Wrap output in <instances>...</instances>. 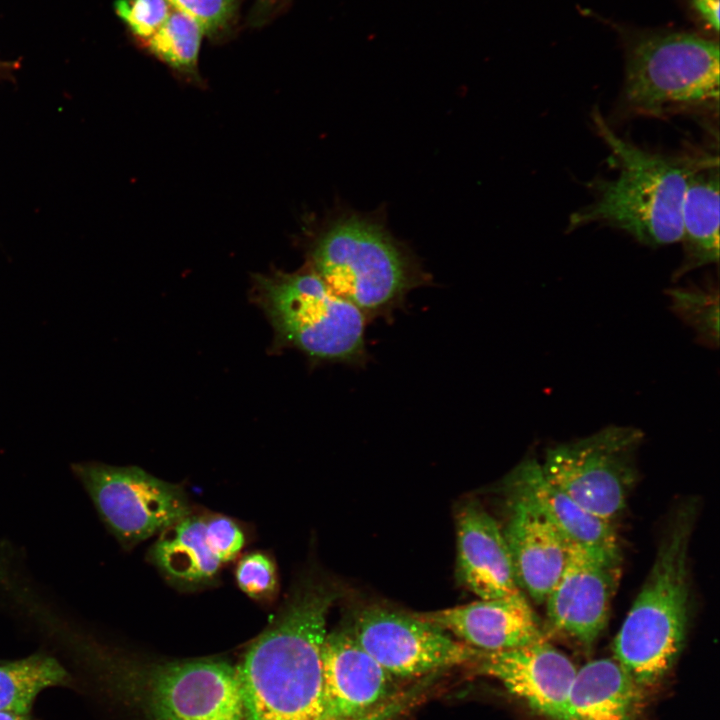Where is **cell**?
I'll return each mask as SVG.
<instances>
[{"label":"cell","mask_w":720,"mask_h":720,"mask_svg":"<svg viewBox=\"0 0 720 720\" xmlns=\"http://www.w3.org/2000/svg\"><path fill=\"white\" fill-rule=\"evenodd\" d=\"M643 432L610 425L586 437L549 447L540 463L544 477L594 516L612 523L638 480Z\"/></svg>","instance_id":"obj_7"},{"label":"cell","mask_w":720,"mask_h":720,"mask_svg":"<svg viewBox=\"0 0 720 720\" xmlns=\"http://www.w3.org/2000/svg\"><path fill=\"white\" fill-rule=\"evenodd\" d=\"M507 495L520 496L545 516L564 540L576 547L611 560L621 561V551L612 523L586 511L552 485L533 457L518 464L505 478Z\"/></svg>","instance_id":"obj_15"},{"label":"cell","mask_w":720,"mask_h":720,"mask_svg":"<svg viewBox=\"0 0 720 720\" xmlns=\"http://www.w3.org/2000/svg\"><path fill=\"white\" fill-rule=\"evenodd\" d=\"M640 686L615 659H597L576 671L565 720H636Z\"/></svg>","instance_id":"obj_19"},{"label":"cell","mask_w":720,"mask_h":720,"mask_svg":"<svg viewBox=\"0 0 720 720\" xmlns=\"http://www.w3.org/2000/svg\"><path fill=\"white\" fill-rule=\"evenodd\" d=\"M696 504L672 516L651 569L614 641L615 660L635 683L660 681L679 656L689 616L688 548Z\"/></svg>","instance_id":"obj_4"},{"label":"cell","mask_w":720,"mask_h":720,"mask_svg":"<svg viewBox=\"0 0 720 720\" xmlns=\"http://www.w3.org/2000/svg\"><path fill=\"white\" fill-rule=\"evenodd\" d=\"M473 664L480 674L498 680L535 713L548 720H565L577 669L545 639L507 650L482 651Z\"/></svg>","instance_id":"obj_13"},{"label":"cell","mask_w":720,"mask_h":720,"mask_svg":"<svg viewBox=\"0 0 720 720\" xmlns=\"http://www.w3.org/2000/svg\"><path fill=\"white\" fill-rule=\"evenodd\" d=\"M205 533L210 549L221 563L233 560L245 543L238 524L223 515L205 517Z\"/></svg>","instance_id":"obj_27"},{"label":"cell","mask_w":720,"mask_h":720,"mask_svg":"<svg viewBox=\"0 0 720 720\" xmlns=\"http://www.w3.org/2000/svg\"><path fill=\"white\" fill-rule=\"evenodd\" d=\"M118 17L139 39H149L166 21L171 7L166 0H117Z\"/></svg>","instance_id":"obj_25"},{"label":"cell","mask_w":720,"mask_h":720,"mask_svg":"<svg viewBox=\"0 0 720 720\" xmlns=\"http://www.w3.org/2000/svg\"><path fill=\"white\" fill-rule=\"evenodd\" d=\"M108 530L125 548L191 513L183 489L136 466L87 461L71 465Z\"/></svg>","instance_id":"obj_8"},{"label":"cell","mask_w":720,"mask_h":720,"mask_svg":"<svg viewBox=\"0 0 720 720\" xmlns=\"http://www.w3.org/2000/svg\"><path fill=\"white\" fill-rule=\"evenodd\" d=\"M672 312L695 332L698 342L709 348L719 345V290L712 280L701 285L669 288Z\"/></svg>","instance_id":"obj_23"},{"label":"cell","mask_w":720,"mask_h":720,"mask_svg":"<svg viewBox=\"0 0 720 720\" xmlns=\"http://www.w3.org/2000/svg\"><path fill=\"white\" fill-rule=\"evenodd\" d=\"M235 577L239 588L256 600H269L278 589V576L273 560L264 553L253 552L238 563Z\"/></svg>","instance_id":"obj_24"},{"label":"cell","mask_w":720,"mask_h":720,"mask_svg":"<svg viewBox=\"0 0 720 720\" xmlns=\"http://www.w3.org/2000/svg\"><path fill=\"white\" fill-rule=\"evenodd\" d=\"M508 496L502 529L520 589L543 604L563 570L567 546L545 516L528 500Z\"/></svg>","instance_id":"obj_17"},{"label":"cell","mask_w":720,"mask_h":720,"mask_svg":"<svg viewBox=\"0 0 720 720\" xmlns=\"http://www.w3.org/2000/svg\"><path fill=\"white\" fill-rule=\"evenodd\" d=\"M14 69V63L0 61V78L8 76Z\"/></svg>","instance_id":"obj_29"},{"label":"cell","mask_w":720,"mask_h":720,"mask_svg":"<svg viewBox=\"0 0 720 720\" xmlns=\"http://www.w3.org/2000/svg\"><path fill=\"white\" fill-rule=\"evenodd\" d=\"M338 591L308 579L296 585L235 667L244 720H330L321 651Z\"/></svg>","instance_id":"obj_1"},{"label":"cell","mask_w":720,"mask_h":720,"mask_svg":"<svg viewBox=\"0 0 720 720\" xmlns=\"http://www.w3.org/2000/svg\"><path fill=\"white\" fill-rule=\"evenodd\" d=\"M148 680V703L156 720H244L236 668L223 660L166 663Z\"/></svg>","instance_id":"obj_11"},{"label":"cell","mask_w":720,"mask_h":720,"mask_svg":"<svg viewBox=\"0 0 720 720\" xmlns=\"http://www.w3.org/2000/svg\"><path fill=\"white\" fill-rule=\"evenodd\" d=\"M0 720H30V716L0 712Z\"/></svg>","instance_id":"obj_30"},{"label":"cell","mask_w":720,"mask_h":720,"mask_svg":"<svg viewBox=\"0 0 720 720\" xmlns=\"http://www.w3.org/2000/svg\"><path fill=\"white\" fill-rule=\"evenodd\" d=\"M203 35L197 22L171 10L163 25L144 44L153 56L173 70L194 76Z\"/></svg>","instance_id":"obj_22"},{"label":"cell","mask_w":720,"mask_h":720,"mask_svg":"<svg viewBox=\"0 0 720 720\" xmlns=\"http://www.w3.org/2000/svg\"><path fill=\"white\" fill-rule=\"evenodd\" d=\"M323 697L330 720H390L403 704L394 677L348 628L327 632L321 651Z\"/></svg>","instance_id":"obj_10"},{"label":"cell","mask_w":720,"mask_h":720,"mask_svg":"<svg viewBox=\"0 0 720 720\" xmlns=\"http://www.w3.org/2000/svg\"><path fill=\"white\" fill-rule=\"evenodd\" d=\"M683 259L677 279L719 261V159L705 152L689 175L682 203Z\"/></svg>","instance_id":"obj_18"},{"label":"cell","mask_w":720,"mask_h":720,"mask_svg":"<svg viewBox=\"0 0 720 720\" xmlns=\"http://www.w3.org/2000/svg\"><path fill=\"white\" fill-rule=\"evenodd\" d=\"M720 0H691L692 7L707 28L719 31Z\"/></svg>","instance_id":"obj_28"},{"label":"cell","mask_w":720,"mask_h":720,"mask_svg":"<svg viewBox=\"0 0 720 720\" xmlns=\"http://www.w3.org/2000/svg\"><path fill=\"white\" fill-rule=\"evenodd\" d=\"M417 615L483 652L507 650L545 639L524 592Z\"/></svg>","instance_id":"obj_14"},{"label":"cell","mask_w":720,"mask_h":720,"mask_svg":"<svg viewBox=\"0 0 720 720\" xmlns=\"http://www.w3.org/2000/svg\"><path fill=\"white\" fill-rule=\"evenodd\" d=\"M348 629L394 678H416L473 664L482 652L416 614L388 608L361 610Z\"/></svg>","instance_id":"obj_9"},{"label":"cell","mask_w":720,"mask_h":720,"mask_svg":"<svg viewBox=\"0 0 720 720\" xmlns=\"http://www.w3.org/2000/svg\"><path fill=\"white\" fill-rule=\"evenodd\" d=\"M67 680L63 665L47 654L0 661V712L30 716L41 692L63 685Z\"/></svg>","instance_id":"obj_21"},{"label":"cell","mask_w":720,"mask_h":720,"mask_svg":"<svg viewBox=\"0 0 720 720\" xmlns=\"http://www.w3.org/2000/svg\"><path fill=\"white\" fill-rule=\"evenodd\" d=\"M172 10L193 19L204 34L215 35L223 30L234 16L235 0H166Z\"/></svg>","instance_id":"obj_26"},{"label":"cell","mask_w":720,"mask_h":720,"mask_svg":"<svg viewBox=\"0 0 720 720\" xmlns=\"http://www.w3.org/2000/svg\"><path fill=\"white\" fill-rule=\"evenodd\" d=\"M262 303L287 343L312 358L360 364L366 358V317L309 267L257 278Z\"/></svg>","instance_id":"obj_6"},{"label":"cell","mask_w":720,"mask_h":720,"mask_svg":"<svg viewBox=\"0 0 720 720\" xmlns=\"http://www.w3.org/2000/svg\"><path fill=\"white\" fill-rule=\"evenodd\" d=\"M719 44L684 32L639 36L627 48L623 103L632 115L717 119Z\"/></svg>","instance_id":"obj_5"},{"label":"cell","mask_w":720,"mask_h":720,"mask_svg":"<svg viewBox=\"0 0 720 720\" xmlns=\"http://www.w3.org/2000/svg\"><path fill=\"white\" fill-rule=\"evenodd\" d=\"M457 575L480 599L523 592L517 582L502 529L478 503L460 507L456 518Z\"/></svg>","instance_id":"obj_16"},{"label":"cell","mask_w":720,"mask_h":720,"mask_svg":"<svg viewBox=\"0 0 720 720\" xmlns=\"http://www.w3.org/2000/svg\"><path fill=\"white\" fill-rule=\"evenodd\" d=\"M309 260L321 280L366 319L391 314L413 289L429 282L376 212L344 209L330 217L311 241Z\"/></svg>","instance_id":"obj_3"},{"label":"cell","mask_w":720,"mask_h":720,"mask_svg":"<svg viewBox=\"0 0 720 720\" xmlns=\"http://www.w3.org/2000/svg\"><path fill=\"white\" fill-rule=\"evenodd\" d=\"M592 120L617 176L593 183V200L571 214L569 230L599 224L650 247L679 242L685 187L705 151L675 156L650 152L618 135L599 110L592 112Z\"/></svg>","instance_id":"obj_2"},{"label":"cell","mask_w":720,"mask_h":720,"mask_svg":"<svg viewBox=\"0 0 720 720\" xmlns=\"http://www.w3.org/2000/svg\"><path fill=\"white\" fill-rule=\"evenodd\" d=\"M621 561L567 547L560 577L545 604L551 626L590 646L606 626Z\"/></svg>","instance_id":"obj_12"},{"label":"cell","mask_w":720,"mask_h":720,"mask_svg":"<svg viewBox=\"0 0 720 720\" xmlns=\"http://www.w3.org/2000/svg\"><path fill=\"white\" fill-rule=\"evenodd\" d=\"M149 556L164 576L183 586L209 582L222 564L207 543L205 517L192 512L159 533Z\"/></svg>","instance_id":"obj_20"}]
</instances>
